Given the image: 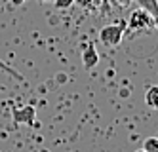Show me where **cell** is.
Instances as JSON below:
<instances>
[{
	"label": "cell",
	"mask_w": 158,
	"mask_h": 152,
	"mask_svg": "<svg viewBox=\"0 0 158 152\" xmlns=\"http://www.w3.org/2000/svg\"><path fill=\"white\" fill-rule=\"evenodd\" d=\"M124 31H126V21H118V23H112V25H105L99 31V40L105 46H109V48H116V46L122 42Z\"/></svg>",
	"instance_id": "cell-1"
},
{
	"label": "cell",
	"mask_w": 158,
	"mask_h": 152,
	"mask_svg": "<svg viewBox=\"0 0 158 152\" xmlns=\"http://www.w3.org/2000/svg\"><path fill=\"white\" fill-rule=\"evenodd\" d=\"M154 25V19L152 15L149 14V11H145L143 8H137V10H133L128 21H126V29L131 31V32H143L147 29H151Z\"/></svg>",
	"instance_id": "cell-2"
},
{
	"label": "cell",
	"mask_w": 158,
	"mask_h": 152,
	"mask_svg": "<svg viewBox=\"0 0 158 152\" xmlns=\"http://www.w3.org/2000/svg\"><path fill=\"white\" fill-rule=\"evenodd\" d=\"M12 116L17 124H27V125H35V118H36V110L32 105H23L12 110Z\"/></svg>",
	"instance_id": "cell-3"
},
{
	"label": "cell",
	"mask_w": 158,
	"mask_h": 152,
	"mask_svg": "<svg viewBox=\"0 0 158 152\" xmlns=\"http://www.w3.org/2000/svg\"><path fill=\"white\" fill-rule=\"evenodd\" d=\"M97 63H99V53L95 50V46L92 42H88L82 50V65H84L86 71H89V68L97 67Z\"/></svg>",
	"instance_id": "cell-4"
},
{
	"label": "cell",
	"mask_w": 158,
	"mask_h": 152,
	"mask_svg": "<svg viewBox=\"0 0 158 152\" xmlns=\"http://www.w3.org/2000/svg\"><path fill=\"white\" fill-rule=\"evenodd\" d=\"M145 103H147V107L158 110V84L151 86L149 89L145 91Z\"/></svg>",
	"instance_id": "cell-5"
},
{
	"label": "cell",
	"mask_w": 158,
	"mask_h": 152,
	"mask_svg": "<svg viewBox=\"0 0 158 152\" xmlns=\"http://www.w3.org/2000/svg\"><path fill=\"white\" fill-rule=\"evenodd\" d=\"M0 71H4L6 74H10L12 78H15V80H19V82H25V80H23V76H21L14 67H10V65H8V63H4L2 59H0Z\"/></svg>",
	"instance_id": "cell-6"
},
{
	"label": "cell",
	"mask_w": 158,
	"mask_h": 152,
	"mask_svg": "<svg viewBox=\"0 0 158 152\" xmlns=\"http://www.w3.org/2000/svg\"><path fill=\"white\" fill-rule=\"evenodd\" d=\"M141 148L147 152H158V137H147Z\"/></svg>",
	"instance_id": "cell-7"
},
{
	"label": "cell",
	"mask_w": 158,
	"mask_h": 152,
	"mask_svg": "<svg viewBox=\"0 0 158 152\" xmlns=\"http://www.w3.org/2000/svg\"><path fill=\"white\" fill-rule=\"evenodd\" d=\"M74 4V0H53V6L57 10H69Z\"/></svg>",
	"instance_id": "cell-8"
},
{
	"label": "cell",
	"mask_w": 158,
	"mask_h": 152,
	"mask_svg": "<svg viewBox=\"0 0 158 152\" xmlns=\"http://www.w3.org/2000/svg\"><path fill=\"white\" fill-rule=\"evenodd\" d=\"M74 4H78L80 8H89L94 4V0H74Z\"/></svg>",
	"instance_id": "cell-9"
},
{
	"label": "cell",
	"mask_w": 158,
	"mask_h": 152,
	"mask_svg": "<svg viewBox=\"0 0 158 152\" xmlns=\"http://www.w3.org/2000/svg\"><path fill=\"white\" fill-rule=\"evenodd\" d=\"M112 4H118L120 8H128L130 6V0H110Z\"/></svg>",
	"instance_id": "cell-10"
},
{
	"label": "cell",
	"mask_w": 158,
	"mask_h": 152,
	"mask_svg": "<svg viewBox=\"0 0 158 152\" xmlns=\"http://www.w3.org/2000/svg\"><path fill=\"white\" fill-rule=\"evenodd\" d=\"M8 2H12L14 6H23V4H27V0H8Z\"/></svg>",
	"instance_id": "cell-11"
},
{
	"label": "cell",
	"mask_w": 158,
	"mask_h": 152,
	"mask_svg": "<svg viewBox=\"0 0 158 152\" xmlns=\"http://www.w3.org/2000/svg\"><path fill=\"white\" fill-rule=\"evenodd\" d=\"M135 152H147V150H143V148H139V150H135Z\"/></svg>",
	"instance_id": "cell-12"
},
{
	"label": "cell",
	"mask_w": 158,
	"mask_h": 152,
	"mask_svg": "<svg viewBox=\"0 0 158 152\" xmlns=\"http://www.w3.org/2000/svg\"><path fill=\"white\" fill-rule=\"evenodd\" d=\"M44 2H53V0H44Z\"/></svg>",
	"instance_id": "cell-13"
},
{
	"label": "cell",
	"mask_w": 158,
	"mask_h": 152,
	"mask_svg": "<svg viewBox=\"0 0 158 152\" xmlns=\"http://www.w3.org/2000/svg\"><path fill=\"white\" fill-rule=\"evenodd\" d=\"M38 2H40V4H44V0H38Z\"/></svg>",
	"instance_id": "cell-14"
}]
</instances>
